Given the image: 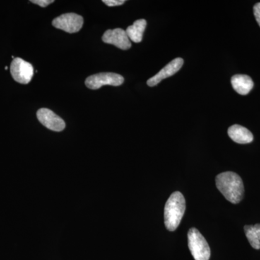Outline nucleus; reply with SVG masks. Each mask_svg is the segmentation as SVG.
<instances>
[{
    "label": "nucleus",
    "instance_id": "nucleus-12",
    "mask_svg": "<svg viewBox=\"0 0 260 260\" xmlns=\"http://www.w3.org/2000/svg\"><path fill=\"white\" fill-rule=\"evenodd\" d=\"M146 25V20L145 19H140L136 20L133 25L128 27L126 32L129 40L134 43L141 42Z\"/></svg>",
    "mask_w": 260,
    "mask_h": 260
},
{
    "label": "nucleus",
    "instance_id": "nucleus-2",
    "mask_svg": "<svg viewBox=\"0 0 260 260\" xmlns=\"http://www.w3.org/2000/svg\"><path fill=\"white\" fill-rule=\"evenodd\" d=\"M186 210V202L179 191H175L168 199L164 208V222L168 230L174 232L179 226Z\"/></svg>",
    "mask_w": 260,
    "mask_h": 260
},
{
    "label": "nucleus",
    "instance_id": "nucleus-11",
    "mask_svg": "<svg viewBox=\"0 0 260 260\" xmlns=\"http://www.w3.org/2000/svg\"><path fill=\"white\" fill-rule=\"evenodd\" d=\"M231 82L234 90L242 95H247L254 87V82L246 75H234Z\"/></svg>",
    "mask_w": 260,
    "mask_h": 260
},
{
    "label": "nucleus",
    "instance_id": "nucleus-7",
    "mask_svg": "<svg viewBox=\"0 0 260 260\" xmlns=\"http://www.w3.org/2000/svg\"><path fill=\"white\" fill-rule=\"evenodd\" d=\"M37 116L43 125L52 131H62L66 126L64 121L50 109L42 108L38 111Z\"/></svg>",
    "mask_w": 260,
    "mask_h": 260
},
{
    "label": "nucleus",
    "instance_id": "nucleus-3",
    "mask_svg": "<svg viewBox=\"0 0 260 260\" xmlns=\"http://www.w3.org/2000/svg\"><path fill=\"white\" fill-rule=\"evenodd\" d=\"M188 245L195 260H209L210 246L199 231L191 228L188 232Z\"/></svg>",
    "mask_w": 260,
    "mask_h": 260
},
{
    "label": "nucleus",
    "instance_id": "nucleus-9",
    "mask_svg": "<svg viewBox=\"0 0 260 260\" xmlns=\"http://www.w3.org/2000/svg\"><path fill=\"white\" fill-rule=\"evenodd\" d=\"M184 64V60L181 58H176L174 60L171 61L167 65H166L161 70L158 72L155 76L152 77L147 81L148 86L153 87L158 85L161 80L169 78L172 75H175Z\"/></svg>",
    "mask_w": 260,
    "mask_h": 260
},
{
    "label": "nucleus",
    "instance_id": "nucleus-13",
    "mask_svg": "<svg viewBox=\"0 0 260 260\" xmlns=\"http://www.w3.org/2000/svg\"><path fill=\"white\" fill-rule=\"evenodd\" d=\"M244 232L249 244L254 249H260V224L254 225H245Z\"/></svg>",
    "mask_w": 260,
    "mask_h": 260
},
{
    "label": "nucleus",
    "instance_id": "nucleus-4",
    "mask_svg": "<svg viewBox=\"0 0 260 260\" xmlns=\"http://www.w3.org/2000/svg\"><path fill=\"white\" fill-rule=\"evenodd\" d=\"M124 79L121 75L114 73H102L91 75L85 80V85L91 90H97L104 85L119 86L124 83Z\"/></svg>",
    "mask_w": 260,
    "mask_h": 260
},
{
    "label": "nucleus",
    "instance_id": "nucleus-8",
    "mask_svg": "<svg viewBox=\"0 0 260 260\" xmlns=\"http://www.w3.org/2000/svg\"><path fill=\"white\" fill-rule=\"evenodd\" d=\"M102 41L106 44H112L122 50H127L132 47L131 42L125 30L121 28L107 30L103 36Z\"/></svg>",
    "mask_w": 260,
    "mask_h": 260
},
{
    "label": "nucleus",
    "instance_id": "nucleus-1",
    "mask_svg": "<svg viewBox=\"0 0 260 260\" xmlns=\"http://www.w3.org/2000/svg\"><path fill=\"white\" fill-rule=\"evenodd\" d=\"M215 183L218 190L228 201L233 204L242 201L244 194V183L237 174L232 172L221 173L215 178Z\"/></svg>",
    "mask_w": 260,
    "mask_h": 260
},
{
    "label": "nucleus",
    "instance_id": "nucleus-10",
    "mask_svg": "<svg viewBox=\"0 0 260 260\" xmlns=\"http://www.w3.org/2000/svg\"><path fill=\"white\" fill-rule=\"evenodd\" d=\"M228 134L231 139L239 144H248L254 140L252 133L244 126L234 124L228 129Z\"/></svg>",
    "mask_w": 260,
    "mask_h": 260
},
{
    "label": "nucleus",
    "instance_id": "nucleus-16",
    "mask_svg": "<svg viewBox=\"0 0 260 260\" xmlns=\"http://www.w3.org/2000/svg\"><path fill=\"white\" fill-rule=\"evenodd\" d=\"M254 14L255 17L256 22L260 26V3H256L254 6Z\"/></svg>",
    "mask_w": 260,
    "mask_h": 260
},
{
    "label": "nucleus",
    "instance_id": "nucleus-6",
    "mask_svg": "<svg viewBox=\"0 0 260 260\" xmlns=\"http://www.w3.org/2000/svg\"><path fill=\"white\" fill-rule=\"evenodd\" d=\"M83 18L75 13H66L57 17L52 21L53 26L69 34L80 31L83 25Z\"/></svg>",
    "mask_w": 260,
    "mask_h": 260
},
{
    "label": "nucleus",
    "instance_id": "nucleus-17",
    "mask_svg": "<svg viewBox=\"0 0 260 260\" xmlns=\"http://www.w3.org/2000/svg\"><path fill=\"white\" fill-rule=\"evenodd\" d=\"M5 70H8V67H5Z\"/></svg>",
    "mask_w": 260,
    "mask_h": 260
},
{
    "label": "nucleus",
    "instance_id": "nucleus-14",
    "mask_svg": "<svg viewBox=\"0 0 260 260\" xmlns=\"http://www.w3.org/2000/svg\"><path fill=\"white\" fill-rule=\"evenodd\" d=\"M124 0H103V3L109 7L119 6L125 3Z\"/></svg>",
    "mask_w": 260,
    "mask_h": 260
},
{
    "label": "nucleus",
    "instance_id": "nucleus-15",
    "mask_svg": "<svg viewBox=\"0 0 260 260\" xmlns=\"http://www.w3.org/2000/svg\"><path fill=\"white\" fill-rule=\"evenodd\" d=\"M30 2L34 4L39 5L42 8H46L48 5L54 3V0H31Z\"/></svg>",
    "mask_w": 260,
    "mask_h": 260
},
{
    "label": "nucleus",
    "instance_id": "nucleus-5",
    "mask_svg": "<svg viewBox=\"0 0 260 260\" xmlns=\"http://www.w3.org/2000/svg\"><path fill=\"white\" fill-rule=\"evenodd\" d=\"M10 73L18 83L28 84L34 75V67L21 58H15L10 65Z\"/></svg>",
    "mask_w": 260,
    "mask_h": 260
}]
</instances>
